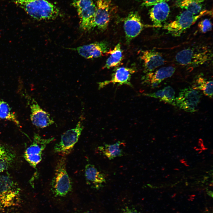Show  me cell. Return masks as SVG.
<instances>
[{
	"mask_svg": "<svg viewBox=\"0 0 213 213\" xmlns=\"http://www.w3.org/2000/svg\"><path fill=\"white\" fill-rule=\"evenodd\" d=\"M212 57V52L209 48L206 46H200L181 50L176 54L175 59L181 65L195 67L210 61Z\"/></svg>",
	"mask_w": 213,
	"mask_h": 213,
	"instance_id": "2",
	"label": "cell"
},
{
	"mask_svg": "<svg viewBox=\"0 0 213 213\" xmlns=\"http://www.w3.org/2000/svg\"><path fill=\"white\" fill-rule=\"evenodd\" d=\"M71 49L77 51L83 57L88 59L96 58L106 55L108 51L106 42L102 41L94 42Z\"/></svg>",
	"mask_w": 213,
	"mask_h": 213,
	"instance_id": "13",
	"label": "cell"
},
{
	"mask_svg": "<svg viewBox=\"0 0 213 213\" xmlns=\"http://www.w3.org/2000/svg\"><path fill=\"white\" fill-rule=\"evenodd\" d=\"M83 114L80 116V120L74 128L67 130L62 135L60 141L54 146V152L66 155L71 152L84 128Z\"/></svg>",
	"mask_w": 213,
	"mask_h": 213,
	"instance_id": "6",
	"label": "cell"
},
{
	"mask_svg": "<svg viewBox=\"0 0 213 213\" xmlns=\"http://www.w3.org/2000/svg\"><path fill=\"white\" fill-rule=\"evenodd\" d=\"M15 157L13 152L0 144V173L4 172L9 167Z\"/></svg>",
	"mask_w": 213,
	"mask_h": 213,
	"instance_id": "22",
	"label": "cell"
},
{
	"mask_svg": "<svg viewBox=\"0 0 213 213\" xmlns=\"http://www.w3.org/2000/svg\"><path fill=\"white\" fill-rule=\"evenodd\" d=\"M85 175L87 183L93 188L99 189L106 182L104 174L99 171L94 165L90 164L85 165Z\"/></svg>",
	"mask_w": 213,
	"mask_h": 213,
	"instance_id": "17",
	"label": "cell"
},
{
	"mask_svg": "<svg viewBox=\"0 0 213 213\" xmlns=\"http://www.w3.org/2000/svg\"><path fill=\"white\" fill-rule=\"evenodd\" d=\"M23 95L27 99L30 109V119L32 123L36 127L43 128L54 122L48 112L44 110L33 98L25 92Z\"/></svg>",
	"mask_w": 213,
	"mask_h": 213,
	"instance_id": "10",
	"label": "cell"
},
{
	"mask_svg": "<svg viewBox=\"0 0 213 213\" xmlns=\"http://www.w3.org/2000/svg\"><path fill=\"white\" fill-rule=\"evenodd\" d=\"M133 68L120 67L117 68L112 75L109 80H105L98 83L99 89H101L110 84H117L118 85H127L132 86L130 82L132 75L135 72Z\"/></svg>",
	"mask_w": 213,
	"mask_h": 213,
	"instance_id": "14",
	"label": "cell"
},
{
	"mask_svg": "<svg viewBox=\"0 0 213 213\" xmlns=\"http://www.w3.org/2000/svg\"><path fill=\"white\" fill-rule=\"evenodd\" d=\"M0 118L12 122L18 126L20 122L9 104L0 98Z\"/></svg>",
	"mask_w": 213,
	"mask_h": 213,
	"instance_id": "23",
	"label": "cell"
},
{
	"mask_svg": "<svg viewBox=\"0 0 213 213\" xmlns=\"http://www.w3.org/2000/svg\"><path fill=\"white\" fill-rule=\"evenodd\" d=\"M143 95L155 98H159L160 101H162L164 96V93L162 89L152 93H143Z\"/></svg>",
	"mask_w": 213,
	"mask_h": 213,
	"instance_id": "28",
	"label": "cell"
},
{
	"mask_svg": "<svg viewBox=\"0 0 213 213\" xmlns=\"http://www.w3.org/2000/svg\"><path fill=\"white\" fill-rule=\"evenodd\" d=\"M65 157H62L58 161L54 175L51 183V189L55 196L64 197L72 189V183L68 174Z\"/></svg>",
	"mask_w": 213,
	"mask_h": 213,
	"instance_id": "4",
	"label": "cell"
},
{
	"mask_svg": "<svg viewBox=\"0 0 213 213\" xmlns=\"http://www.w3.org/2000/svg\"><path fill=\"white\" fill-rule=\"evenodd\" d=\"M110 2L109 0H98L94 14L87 29L88 31L97 28L104 31L106 29L110 17Z\"/></svg>",
	"mask_w": 213,
	"mask_h": 213,
	"instance_id": "9",
	"label": "cell"
},
{
	"mask_svg": "<svg viewBox=\"0 0 213 213\" xmlns=\"http://www.w3.org/2000/svg\"><path fill=\"white\" fill-rule=\"evenodd\" d=\"M30 16L37 20H49L59 15L58 8L47 0H12Z\"/></svg>",
	"mask_w": 213,
	"mask_h": 213,
	"instance_id": "1",
	"label": "cell"
},
{
	"mask_svg": "<svg viewBox=\"0 0 213 213\" xmlns=\"http://www.w3.org/2000/svg\"><path fill=\"white\" fill-rule=\"evenodd\" d=\"M163 89L164 96L162 101L175 106V92L173 88L171 86H168L164 87Z\"/></svg>",
	"mask_w": 213,
	"mask_h": 213,
	"instance_id": "24",
	"label": "cell"
},
{
	"mask_svg": "<svg viewBox=\"0 0 213 213\" xmlns=\"http://www.w3.org/2000/svg\"><path fill=\"white\" fill-rule=\"evenodd\" d=\"M207 81L201 76H199L195 79L192 88L197 90H202Z\"/></svg>",
	"mask_w": 213,
	"mask_h": 213,
	"instance_id": "26",
	"label": "cell"
},
{
	"mask_svg": "<svg viewBox=\"0 0 213 213\" xmlns=\"http://www.w3.org/2000/svg\"><path fill=\"white\" fill-rule=\"evenodd\" d=\"M122 53L120 43H117L113 49L108 50L106 55L109 54L110 55L102 69H109L120 65L123 59Z\"/></svg>",
	"mask_w": 213,
	"mask_h": 213,
	"instance_id": "19",
	"label": "cell"
},
{
	"mask_svg": "<svg viewBox=\"0 0 213 213\" xmlns=\"http://www.w3.org/2000/svg\"><path fill=\"white\" fill-rule=\"evenodd\" d=\"M211 13L212 11L211 10H203L199 14L195 15L185 10L179 14L173 21L164 25L163 28L172 36H180L200 18Z\"/></svg>",
	"mask_w": 213,
	"mask_h": 213,
	"instance_id": "5",
	"label": "cell"
},
{
	"mask_svg": "<svg viewBox=\"0 0 213 213\" xmlns=\"http://www.w3.org/2000/svg\"><path fill=\"white\" fill-rule=\"evenodd\" d=\"M152 6L149 11L150 18L154 26L160 27L169 16L170 7L166 2L159 3Z\"/></svg>",
	"mask_w": 213,
	"mask_h": 213,
	"instance_id": "16",
	"label": "cell"
},
{
	"mask_svg": "<svg viewBox=\"0 0 213 213\" xmlns=\"http://www.w3.org/2000/svg\"><path fill=\"white\" fill-rule=\"evenodd\" d=\"M124 213H137L135 210L126 207L124 210Z\"/></svg>",
	"mask_w": 213,
	"mask_h": 213,
	"instance_id": "30",
	"label": "cell"
},
{
	"mask_svg": "<svg viewBox=\"0 0 213 213\" xmlns=\"http://www.w3.org/2000/svg\"><path fill=\"white\" fill-rule=\"evenodd\" d=\"M140 56L143 61L145 72L153 71L159 67L163 65L165 62L162 54L154 50L142 51Z\"/></svg>",
	"mask_w": 213,
	"mask_h": 213,
	"instance_id": "15",
	"label": "cell"
},
{
	"mask_svg": "<svg viewBox=\"0 0 213 213\" xmlns=\"http://www.w3.org/2000/svg\"><path fill=\"white\" fill-rule=\"evenodd\" d=\"M72 5L76 8L80 19V28L86 31L94 14L96 4L93 0H73Z\"/></svg>",
	"mask_w": 213,
	"mask_h": 213,
	"instance_id": "11",
	"label": "cell"
},
{
	"mask_svg": "<svg viewBox=\"0 0 213 213\" xmlns=\"http://www.w3.org/2000/svg\"><path fill=\"white\" fill-rule=\"evenodd\" d=\"M54 140V138L45 139L38 134L34 135L32 143L27 148L24 155V158L31 166L36 168L42 160L43 151L47 145Z\"/></svg>",
	"mask_w": 213,
	"mask_h": 213,
	"instance_id": "8",
	"label": "cell"
},
{
	"mask_svg": "<svg viewBox=\"0 0 213 213\" xmlns=\"http://www.w3.org/2000/svg\"><path fill=\"white\" fill-rule=\"evenodd\" d=\"M20 189L8 173H0V208L15 206L20 202Z\"/></svg>",
	"mask_w": 213,
	"mask_h": 213,
	"instance_id": "3",
	"label": "cell"
},
{
	"mask_svg": "<svg viewBox=\"0 0 213 213\" xmlns=\"http://www.w3.org/2000/svg\"><path fill=\"white\" fill-rule=\"evenodd\" d=\"M175 71L172 66L162 67L156 71L147 73L143 78V82L151 84L156 83L159 84L164 79L171 77Z\"/></svg>",
	"mask_w": 213,
	"mask_h": 213,
	"instance_id": "18",
	"label": "cell"
},
{
	"mask_svg": "<svg viewBox=\"0 0 213 213\" xmlns=\"http://www.w3.org/2000/svg\"><path fill=\"white\" fill-rule=\"evenodd\" d=\"M84 213H90V212H85Z\"/></svg>",
	"mask_w": 213,
	"mask_h": 213,
	"instance_id": "32",
	"label": "cell"
},
{
	"mask_svg": "<svg viewBox=\"0 0 213 213\" xmlns=\"http://www.w3.org/2000/svg\"><path fill=\"white\" fill-rule=\"evenodd\" d=\"M202 90L204 95L212 98L213 95L212 81H207Z\"/></svg>",
	"mask_w": 213,
	"mask_h": 213,
	"instance_id": "27",
	"label": "cell"
},
{
	"mask_svg": "<svg viewBox=\"0 0 213 213\" xmlns=\"http://www.w3.org/2000/svg\"><path fill=\"white\" fill-rule=\"evenodd\" d=\"M123 144V141H120L112 144H105L103 146H99L98 149L104 156L112 160L123 155V151L120 148V146Z\"/></svg>",
	"mask_w": 213,
	"mask_h": 213,
	"instance_id": "20",
	"label": "cell"
},
{
	"mask_svg": "<svg viewBox=\"0 0 213 213\" xmlns=\"http://www.w3.org/2000/svg\"><path fill=\"white\" fill-rule=\"evenodd\" d=\"M170 0H140L142 5L149 7L152 6L155 4L162 2H167Z\"/></svg>",
	"mask_w": 213,
	"mask_h": 213,
	"instance_id": "29",
	"label": "cell"
},
{
	"mask_svg": "<svg viewBox=\"0 0 213 213\" xmlns=\"http://www.w3.org/2000/svg\"><path fill=\"white\" fill-rule=\"evenodd\" d=\"M198 26L202 33H205L212 30V25L210 20L205 19L199 23Z\"/></svg>",
	"mask_w": 213,
	"mask_h": 213,
	"instance_id": "25",
	"label": "cell"
},
{
	"mask_svg": "<svg viewBox=\"0 0 213 213\" xmlns=\"http://www.w3.org/2000/svg\"><path fill=\"white\" fill-rule=\"evenodd\" d=\"M208 194L210 196L212 197L213 196V193L211 191H209L207 192Z\"/></svg>",
	"mask_w": 213,
	"mask_h": 213,
	"instance_id": "31",
	"label": "cell"
},
{
	"mask_svg": "<svg viewBox=\"0 0 213 213\" xmlns=\"http://www.w3.org/2000/svg\"><path fill=\"white\" fill-rule=\"evenodd\" d=\"M204 0H177V7L196 15L203 10Z\"/></svg>",
	"mask_w": 213,
	"mask_h": 213,
	"instance_id": "21",
	"label": "cell"
},
{
	"mask_svg": "<svg viewBox=\"0 0 213 213\" xmlns=\"http://www.w3.org/2000/svg\"><path fill=\"white\" fill-rule=\"evenodd\" d=\"M202 96L198 90L190 87L184 88L180 90L175 99V105L186 112H194L197 110Z\"/></svg>",
	"mask_w": 213,
	"mask_h": 213,
	"instance_id": "7",
	"label": "cell"
},
{
	"mask_svg": "<svg viewBox=\"0 0 213 213\" xmlns=\"http://www.w3.org/2000/svg\"><path fill=\"white\" fill-rule=\"evenodd\" d=\"M145 27L141 21V17L137 12H130L125 18L124 29L127 43L138 36Z\"/></svg>",
	"mask_w": 213,
	"mask_h": 213,
	"instance_id": "12",
	"label": "cell"
}]
</instances>
